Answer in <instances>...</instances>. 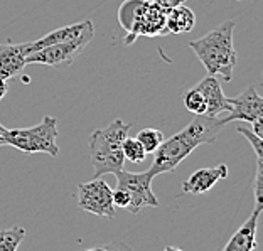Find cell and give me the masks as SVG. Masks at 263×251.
I'll use <instances>...</instances> for the list:
<instances>
[{
    "label": "cell",
    "mask_w": 263,
    "mask_h": 251,
    "mask_svg": "<svg viewBox=\"0 0 263 251\" xmlns=\"http://www.w3.org/2000/svg\"><path fill=\"white\" fill-rule=\"evenodd\" d=\"M226 125H228L226 118H209L206 115L194 118L187 127L172 135L169 140H164L162 145L154 152L155 157L154 164L151 165L154 174L159 176L176 170V167L184 159H187L199 145L213 143L216 140Z\"/></svg>",
    "instance_id": "6da1fadb"
},
{
    "label": "cell",
    "mask_w": 263,
    "mask_h": 251,
    "mask_svg": "<svg viewBox=\"0 0 263 251\" xmlns=\"http://www.w3.org/2000/svg\"><path fill=\"white\" fill-rule=\"evenodd\" d=\"M235 26L236 19L226 21L197 41L189 43V47L196 52L208 74L221 76L226 83L233 80V71L238 63V54L233 44Z\"/></svg>",
    "instance_id": "7a4b0ae2"
},
{
    "label": "cell",
    "mask_w": 263,
    "mask_h": 251,
    "mask_svg": "<svg viewBox=\"0 0 263 251\" xmlns=\"http://www.w3.org/2000/svg\"><path fill=\"white\" fill-rule=\"evenodd\" d=\"M132 123H125L120 118L105 128L95 130L89 135L88 140V152L91 159L95 179L103 174H113L123 170L125 157L122 152V143L128 137Z\"/></svg>",
    "instance_id": "3957f363"
},
{
    "label": "cell",
    "mask_w": 263,
    "mask_h": 251,
    "mask_svg": "<svg viewBox=\"0 0 263 251\" xmlns=\"http://www.w3.org/2000/svg\"><path fill=\"white\" fill-rule=\"evenodd\" d=\"M167 10L152 0H125L118 9V22L127 31L125 44H132L137 37L164 35Z\"/></svg>",
    "instance_id": "277c9868"
},
{
    "label": "cell",
    "mask_w": 263,
    "mask_h": 251,
    "mask_svg": "<svg viewBox=\"0 0 263 251\" xmlns=\"http://www.w3.org/2000/svg\"><path fill=\"white\" fill-rule=\"evenodd\" d=\"M58 120L46 115L43 122L34 127L5 128L4 145H10L24 153H47L51 157H58Z\"/></svg>",
    "instance_id": "5b68a950"
},
{
    "label": "cell",
    "mask_w": 263,
    "mask_h": 251,
    "mask_svg": "<svg viewBox=\"0 0 263 251\" xmlns=\"http://www.w3.org/2000/svg\"><path fill=\"white\" fill-rule=\"evenodd\" d=\"M95 35V27L93 22H89L86 29L83 31L78 37L63 41V43L47 46L44 49H39L35 52L26 56L27 64H46L52 66V68H66L74 63V59L85 51V47L91 43Z\"/></svg>",
    "instance_id": "8992f818"
},
{
    "label": "cell",
    "mask_w": 263,
    "mask_h": 251,
    "mask_svg": "<svg viewBox=\"0 0 263 251\" xmlns=\"http://www.w3.org/2000/svg\"><path fill=\"white\" fill-rule=\"evenodd\" d=\"M115 176H117V187L127 190L130 196L128 213L137 214L142 207L159 206V199L152 192V181L155 177L152 169L140 172V174L120 170V172H117Z\"/></svg>",
    "instance_id": "52a82bcc"
},
{
    "label": "cell",
    "mask_w": 263,
    "mask_h": 251,
    "mask_svg": "<svg viewBox=\"0 0 263 251\" xmlns=\"http://www.w3.org/2000/svg\"><path fill=\"white\" fill-rule=\"evenodd\" d=\"M113 190L101 177L93 181L78 184V207L81 211L95 214L98 218H115V206H113Z\"/></svg>",
    "instance_id": "ba28073f"
},
{
    "label": "cell",
    "mask_w": 263,
    "mask_h": 251,
    "mask_svg": "<svg viewBox=\"0 0 263 251\" xmlns=\"http://www.w3.org/2000/svg\"><path fill=\"white\" fill-rule=\"evenodd\" d=\"M230 111L226 122H247L255 135L263 139V98L255 86L245 88L235 98H228Z\"/></svg>",
    "instance_id": "9c48e42d"
},
{
    "label": "cell",
    "mask_w": 263,
    "mask_h": 251,
    "mask_svg": "<svg viewBox=\"0 0 263 251\" xmlns=\"http://www.w3.org/2000/svg\"><path fill=\"white\" fill-rule=\"evenodd\" d=\"M228 177V165L219 164L216 167L196 170L182 182V192L186 194H204L211 190L219 181Z\"/></svg>",
    "instance_id": "30bf717a"
},
{
    "label": "cell",
    "mask_w": 263,
    "mask_h": 251,
    "mask_svg": "<svg viewBox=\"0 0 263 251\" xmlns=\"http://www.w3.org/2000/svg\"><path fill=\"white\" fill-rule=\"evenodd\" d=\"M194 88L202 94V98L206 101V117L216 118L223 111H230L228 98L224 96L223 88H221L216 76L208 74Z\"/></svg>",
    "instance_id": "8fae6325"
},
{
    "label": "cell",
    "mask_w": 263,
    "mask_h": 251,
    "mask_svg": "<svg viewBox=\"0 0 263 251\" xmlns=\"http://www.w3.org/2000/svg\"><path fill=\"white\" fill-rule=\"evenodd\" d=\"M29 54L26 43L24 44H0V78L2 80H12L19 76L24 68L27 66L26 56Z\"/></svg>",
    "instance_id": "7c38bea8"
},
{
    "label": "cell",
    "mask_w": 263,
    "mask_h": 251,
    "mask_svg": "<svg viewBox=\"0 0 263 251\" xmlns=\"http://www.w3.org/2000/svg\"><path fill=\"white\" fill-rule=\"evenodd\" d=\"M261 209H253L252 216L243 223V226L230 238L223 251H255L258 246L256 241V228H258V218Z\"/></svg>",
    "instance_id": "4fadbf2b"
},
{
    "label": "cell",
    "mask_w": 263,
    "mask_h": 251,
    "mask_svg": "<svg viewBox=\"0 0 263 251\" xmlns=\"http://www.w3.org/2000/svg\"><path fill=\"white\" fill-rule=\"evenodd\" d=\"M89 22H91V21H83V22H78V24H71V26H64L61 29H56V31H52L49 34L43 35V37H39L37 41H32V43H26L27 52L31 54V52H35V51H39V49H44V47H47V46L63 43V41L74 39L83 31H85Z\"/></svg>",
    "instance_id": "5bb4252c"
},
{
    "label": "cell",
    "mask_w": 263,
    "mask_h": 251,
    "mask_svg": "<svg viewBox=\"0 0 263 251\" xmlns=\"http://www.w3.org/2000/svg\"><path fill=\"white\" fill-rule=\"evenodd\" d=\"M196 26L194 12L184 4L167 10L165 15V32L167 34H187Z\"/></svg>",
    "instance_id": "9a60e30c"
},
{
    "label": "cell",
    "mask_w": 263,
    "mask_h": 251,
    "mask_svg": "<svg viewBox=\"0 0 263 251\" xmlns=\"http://www.w3.org/2000/svg\"><path fill=\"white\" fill-rule=\"evenodd\" d=\"M26 238L22 226H12L9 229H0V251H17Z\"/></svg>",
    "instance_id": "2e32d148"
},
{
    "label": "cell",
    "mask_w": 263,
    "mask_h": 251,
    "mask_svg": "<svg viewBox=\"0 0 263 251\" xmlns=\"http://www.w3.org/2000/svg\"><path fill=\"white\" fill-rule=\"evenodd\" d=\"M135 139L140 142V145L143 147V150L147 153H154L165 140L162 131L155 130V128H142Z\"/></svg>",
    "instance_id": "e0dca14e"
},
{
    "label": "cell",
    "mask_w": 263,
    "mask_h": 251,
    "mask_svg": "<svg viewBox=\"0 0 263 251\" xmlns=\"http://www.w3.org/2000/svg\"><path fill=\"white\" fill-rule=\"evenodd\" d=\"M122 152L125 160L134 164H142L147 157V152L143 150V147L140 145V142L137 139H132V137H127L122 143Z\"/></svg>",
    "instance_id": "ac0fdd59"
},
{
    "label": "cell",
    "mask_w": 263,
    "mask_h": 251,
    "mask_svg": "<svg viewBox=\"0 0 263 251\" xmlns=\"http://www.w3.org/2000/svg\"><path fill=\"white\" fill-rule=\"evenodd\" d=\"M182 101H184V106H186V110L193 113V115H196V117L206 115V101H204L202 94L197 91L196 88L189 89V91L184 93Z\"/></svg>",
    "instance_id": "d6986e66"
},
{
    "label": "cell",
    "mask_w": 263,
    "mask_h": 251,
    "mask_svg": "<svg viewBox=\"0 0 263 251\" xmlns=\"http://www.w3.org/2000/svg\"><path fill=\"white\" fill-rule=\"evenodd\" d=\"M236 131H240L245 139L252 143L255 157H256V162H263V139H261V137L255 135L253 131H252V128H250V127H243V125H238Z\"/></svg>",
    "instance_id": "ffe728a7"
},
{
    "label": "cell",
    "mask_w": 263,
    "mask_h": 251,
    "mask_svg": "<svg viewBox=\"0 0 263 251\" xmlns=\"http://www.w3.org/2000/svg\"><path fill=\"white\" fill-rule=\"evenodd\" d=\"M253 194H255V207L261 209L263 207V162H256Z\"/></svg>",
    "instance_id": "44dd1931"
},
{
    "label": "cell",
    "mask_w": 263,
    "mask_h": 251,
    "mask_svg": "<svg viewBox=\"0 0 263 251\" xmlns=\"http://www.w3.org/2000/svg\"><path fill=\"white\" fill-rule=\"evenodd\" d=\"M113 206H117V207H120V209H128L130 206V196L127 190H123L120 187H117L115 190H113Z\"/></svg>",
    "instance_id": "7402d4cb"
},
{
    "label": "cell",
    "mask_w": 263,
    "mask_h": 251,
    "mask_svg": "<svg viewBox=\"0 0 263 251\" xmlns=\"http://www.w3.org/2000/svg\"><path fill=\"white\" fill-rule=\"evenodd\" d=\"M86 251H134L127 243L123 241H111V243H106V244H101V246H95V248H89Z\"/></svg>",
    "instance_id": "603a6c76"
},
{
    "label": "cell",
    "mask_w": 263,
    "mask_h": 251,
    "mask_svg": "<svg viewBox=\"0 0 263 251\" xmlns=\"http://www.w3.org/2000/svg\"><path fill=\"white\" fill-rule=\"evenodd\" d=\"M152 2H157L159 5H162L165 9H172V7H177V5L184 4L186 0H152Z\"/></svg>",
    "instance_id": "cb8c5ba5"
},
{
    "label": "cell",
    "mask_w": 263,
    "mask_h": 251,
    "mask_svg": "<svg viewBox=\"0 0 263 251\" xmlns=\"http://www.w3.org/2000/svg\"><path fill=\"white\" fill-rule=\"evenodd\" d=\"M7 91H9V85H7V81L0 78V100H2V98L5 96V94H7Z\"/></svg>",
    "instance_id": "d4e9b609"
},
{
    "label": "cell",
    "mask_w": 263,
    "mask_h": 251,
    "mask_svg": "<svg viewBox=\"0 0 263 251\" xmlns=\"http://www.w3.org/2000/svg\"><path fill=\"white\" fill-rule=\"evenodd\" d=\"M4 133H5V127L0 125V147L4 145Z\"/></svg>",
    "instance_id": "484cf974"
},
{
    "label": "cell",
    "mask_w": 263,
    "mask_h": 251,
    "mask_svg": "<svg viewBox=\"0 0 263 251\" xmlns=\"http://www.w3.org/2000/svg\"><path fill=\"white\" fill-rule=\"evenodd\" d=\"M164 251H184V249L176 248V246H165V249H164Z\"/></svg>",
    "instance_id": "4316f807"
},
{
    "label": "cell",
    "mask_w": 263,
    "mask_h": 251,
    "mask_svg": "<svg viewBox=\"0 0 263 251\" xmlns=\"http://www.w3.org/2000/svg\"><path fill=\"white\" fill-rule=\"evenodd\" d=\"M238 2H241V0H238Z\"/></svg>",
    "instance_id": "83f0119b"
}]
</instances>
